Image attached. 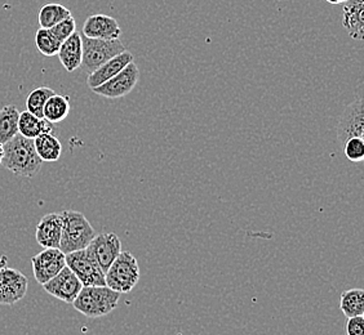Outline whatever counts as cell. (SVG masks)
<instances>
[{
  "instance_id": "7c38bea8",
  "label": "cell",
  "mask_w": 364,
  "mask_h": 335,
  "mask_svg": "<svg viewBox=\"0 0 364 335\" xmlns=\"http://www.w3.org/2000/svg\"><path fill=\"white\" fill-rule=\"evenodd\" d=\"M31 265L36 282L43 285L63 270L66 265V258L60 249L48 248L31 257Z\"/></svg>"
},
{
  "instance_id": "7a4b0ae2",
  "label": "cell",
  "mask_w": 364,
  "mask_h": 335,
  "mask_svg": "<svg viewBox=\"0 0 364 335\" xmlns=\"http://www.w3.org/2000/svg\"><path fill=\"white\" fill-rule=\"evenodd\" d=\"M61 216L63 235L58 249L63 254L83 251L97 235L83 213L77 210H65L61 213Z\"/></svg>"
},
{
  "instance_id": "4316f807",
  "label": "cell",
  "mask_w": 364,
  "mask_h": 335,
  "mask_svg": "<svg viewBox=\"0 0 364 335\" xmlns=\"http://www.w3.org/2000/svg\"><path fill=\"white\" fill-rule=\"evenodd\" d=\"M49 30L53 35L56 36L58 42L63 43L77 31V22H75V18L70 16V17L65 18L63 21L58 22L57 25L49 28Z\"/></svg>"
},
{
  "instance_id": "603a6c76",
  "label": "cell",
  "mask_w": 364,
  "mask_h": 335,
  "mask_svg": "<svg viewBox=\"0 0 364 335\" xmlns=\"http://www.w3.org/2000/svg\"><path fill=\"white\" fill-rule=\"evenodd\" d=\"M70 16V11L68 8L63 7V4L50 3V4H46L44 7L41 8L39 14H38V21H39L41 28H50Z\"/></svg>"
},
{
  "instance_id": "ac0fdd59",
  "label": "cell",
  "mask_w": 364,
  "mask_h": 335,
  "mask_svg": "<svg viewBox=\"0 0 364 335\" xmlns=\"http://www.w3.org/2000/svg\"><path fill=\"white\" fill-rule=\"evenodd\" d=\"M55 132V124L49 123L44 118H38L34 114L26 111L20 112V118H18V133L30 138V140H36L38 136H41L43 133Z\"/></svg>"
},
{
  "instance_id": "f1b7e54d",
  "label": "cell",
  "mask_w": 364,
  "mask_h": 335,
  "mask_svg": "<svg viewBox=\"0 0 364 335\" xmlns=\"http://www.w3.org/2000/svg\"><path fill=\"white\" fill-rule=\"evenodd\" d=\"M3 267H7V257H0V268H3Z\"/></svg>"
},
{
  "instance_id": "d4e9b609",
  "label": "cell",
  "mask_w": 364,
  "mask_h": 335,
  "mask_svg": "<svg viewBox=\"0 0 364 335\" xmlns=\"http://www.w3.org/2000/svg\"><path fill=\"white\" fill-rule=\"evenodd\" d=\"M36 44L43 56L47 57L56 56L61 47V42H58V39L50 33L49 28H41L36 31Z\"/></svg>"
},
{
  "instance_id": "5bb4252c",
  "label": "cell",
  "mask_w": 364,
  "mask_h": 335,
  "mask_svg": "<svg viewBox=\"0 0 364 335\" xmlns=\"http://www.w3.org/2000/svg\"><path fill=\"white\" fill-rule=\"evenodd\" d=\"M63 235V216L60 213H49L36 226V243L44 249L60 248Z\"/></svg>"
},
{
  "instance_id": "6da1fadb",
  "label": "cell",
  "mask_w": 364,
  "mask_h": 335,
  "mask_svg": "<svg viewBox=\"0 0 364 335\" xmlns=\"http://www.w3.org/2000/svg\"><path fill=\"white\" fill-rule=\"evenodd\" d=\"M4 156L1 165L14 175L33 178L42 169L43 161L36 154L34 140L21 136L20 133L3 145Z\"/></svg>"
},
{
  "instance_id": "7402d4cb",
  "label": "cell",
  "mask_w": 364,
  "mask_h": 335,
  "mask_svg": "<svg viewBox=\"0 0 364 335\" xmlns=\"http://www.w3.org/2000/svg\"><path fill=\"white\" fill-rule=\"evenodd\" d=\"M340 308L343 314L349 319L354 316L364 314V292L363 289H349L341 294Z\"/></svg>"
},
{
  "instance_id": "83f0119b",
  "label": "cell",
  "mask_w": 364,
  "mask_h": 335,
  "mask_svg": "<svg viewBox=\"0 0 364 335\" xmlns=\"http://www.w3.org/2000/svg\"><path fill=\"white\" fill-rule=\"evenodd\" d=\"M346 334L364 335L363 316H354V317H349L348 324H346Z\"/></svg>"
},
{
  "instance_id": "4dcf8cb0",
  "label": "cell",
  "mask_w": 364,
  "mask_h": 335,
  "mask_svg": "<svg viewBox=\"0 0 364 335\" xmlns=\"http://www.w3.org/2000/svg\"><path fill=\"white\" fill-rule=\"evenodd\" d=\"M3 156H4V148H3V145H0V165L3 161Z\"/></svg>"
},
{
  "instance_id": "2e32d148",
  "label": "cell",
  "mask_w": 364,
  "mask_h": 335,
  "mask_svg": "<svg viewBox=\"0 0 364 335\" xmlns=\"http://www.w3.org/2000/svg\"><path fill=\"white\" fill-rule=\"evenodd\" d=\"M134 62V55L128 50L122 52L118 56L112 57L107 62L100 66L97 70L88 74L87 77V84L88 87L93 89L96 87H100L101 84L110 80L112 77H115L118 72L123 70L128 63Z\"/></svg>"
},
{
  "instance_id": "9c48e42d",
  "label": "cell",
  "mask_w": 364,
  "mask_h": 335,
  "mask_svg": "<svg viewBox=\"0 0 364 335\" xmlns=\"http://www.w3.org/2000/svg\"><path fill=\"white\" fill-rule=\"evenodd\" d=\"M363 136L364 102L363 98H358L343 110L337 126V138L343 147L346 141L354 137L363 138Z\"/></svg>"
},
{
  "instance_id": "ba28073f",
  "label": "cell",
  "mask_w": 364,
  "mask_h": 335,
  "mask_svg": "<svg viewBox=\"0 0 364 335\" xmlns=\"http://www.w3.org/2000/svg\"><path fill=\"white\" fill-rule=\"evenodd\" d=\"M85 251L95 259L102 273H105L122 253V243L117 234H98L85 248Z\"/></svg>"
},
{
  "instance_id": "9a60e30c",
  "label": "cell",
  "mask_w": 364,
  "mask_h": 335,
  "mask_svg": "<svg viewBox=\"0 0 364 335\" xmlns=\"http://www.w3.org/2000/svg\"><path fill=\"white\" fill-rule=\"evenodd\" d=\"M364 0H345L343 3V26L351 39H364Z\"/></svg>"
},
{
  "instance_id": "8992f818",
  "label": "cell",
  "mask_w": 364,
  "mask_h": 335,
  "mask_svg": "<svg viewBox=\"0 0 364 335\" xmlns=\"http://www.w3.org/2000/svg\"><path fill=\"white\" fill-rule=\"evenodd\" d=\"M65 258L66 265L75 273L83 287L105 285V273L85 249L65 254Z\"/></svg>"
},
{
  "instance_id": "484cf974",
  "label": "cell",
  "mask_w": 364,
  "mask_h": 335,
  "mask_svg": "<svg viewBox=\"0 0 364 335\" xmlns=\"http://www.w3.org/2000/svg\"><path fill=\"white\" fill-rule=\"evenodd\" d=\"M343 153L346 159L353 163H362L364 159V141L360 137H354L343 143Z\"/></svg>"
},
{
  "instance_id": "44dd1931",
  "label": "cell",
  "mask_w": 364,
  "mask_h": 335,
  "mask_svg": "<svg viewBox=\"0 0 364 335\" xmlns=\"http://www.w3.org/2000/svg\"><path fill=\"white\" fill-rule=\"evenodd\" d=\"M20 111L14 105L3 106L0 109V145L7 143L18 134Z\"/></svg>"
},
{
  "instance_id": "5b68a950",
  "label": "cell",
  "mask_w": 364,
  "mask_h": 335,
  "mask_svg": "<svg viewBox=\"0 0 364 335\" xmlns=\"http://www.w3.org/2000/svg\"><path fill=\"white\" fill-rule=\"evenodd\" d=\"M83 44V58L80 67L91 74L97 70L100 66L112 60V57L118 56L122 52L127 50L124 44L120 39L112 40H102V39H92L82 35Z\"/></svg>"
},
{
  "instance_id": "ffe728a7",
  "label": "cell",
  "mask_w": 364,
  "mask_h": 335,
  "mask_svg": "<svg viewBox=\"0 0 364 335\" xmlns=\"http://www.w3.org/2000/svg\"><path fill=\"white\" fill-rule=\"evenodd\" d=\"M70 109V98L55 93L46 102L43 118L52 124H58L69 116Z\"/></svg>"
},
{
  "instance_id": "cb8c5ba5",
  "label": "cell",
  "mask_w": 364,
  "mask_h": 335,
  "mask_svg": "<svg viewBox=\"0 0 364 335\" xmlns=\"http://www.w3.org/2000/svg\"><path fill=\"white\" fill-rule=\"evenodd\" d=\"M53 94H55V91L48 87H39L34 91L30 92V94L26 98L28 111L34 114L38 118H43V110H44L46 102Z\"/></svg>"
},
{
  "instance_id": "30bf717a",
  "label": "cell",
  "mask_w": 364,
  "mask_h": 335,
  "mask_svg": "<svg viewBox=\"0 0 364 335\" xmlns=\"http://www.w3.org/2000/svg\"><path fill=\"white\" fill-rule=\"evenodd\" d=\"M28 280L16 268H0V304L12 306L28 293Z\"/></svg>"
},
{
  "instance_id": "52a82bcc",
  "label": "cell",
  "mask_w": 364,
  "mask_h": 335,
  "mask_svg": "<svg viewBox=\"0 0 364 335\" xmlns=\"http://www.w3.org/2000/svg\"><path fill=\"white\" fill-rule=\"evenodd\" d=\"M139 79H140V71L137 65L134 62L128 63L126 67L118 72L115 77L101 84L100 87L93 88L92 91L98 96L109 98V99L126 97L127 94H129L136 88Z\"/></svg>"
},
{
  "instance_id": "d6986e66",
  "label": "cell",
  "mask_w": 364,
  "mask_h": 335,
  "mask_svg": "<svg viewBox=\"0 0 364 335\" xmlns=\"http://www.w3.org/2000/svg\"><path fill=\"white\" fill-rule=\"evenodd\" d=\"M36 154L42 161L55 163L61 158L63 145L53 133H43L34 140Z\"/></svg>"
},
{
  "instance_id": "4fadbf2b",
  "label": "cell",
  "mask_w": 364,
  "mask_h": 335,
  "mask_svg": "<svg viewBox=\"0 0 364 335\" xmlns=\"http://www.w3.org/2000/svg\"><path fill=\"white\" fill-rule=\"evenodd\" d=\"M82 34L92 39L112 40V39H119L122 28L118 21L110 16L93 14L85 20Z\"/></svg>"
},
{
  "instance_id": "f546056e",
  "label": "cell",
  "mask_w": 364,
  "mask_h": 335,
  "mask_svg": "<svg viewBox=\"0 0 364 335\" xmlns=\"http://www.w3.org/2000/svg\"><path fill=\"white\" fill-rule=\"evenodd\" d=\"M326 1H328L329 4H343L345 0H326Z\"/></svg>"
},
{
  "instance_id": "3957f363",
  "label": "cell",
  "mask_w": 364,
  "mask_h": 335,
  "mask_svg": "<svg viewBox=\"0 0 364 335\" xmlns=\"http://www.w3.org/2000/svg\"><path fill=\"white\" fill-rule=\"evenodd\" d=\"M120 295L122 294L106 285L83 287L73 302V306L87 317L98 319L112 314L119 303Z\"/></svg>"
},
{
  "instance_id": "e0dca14e",
  "label": "cell",
  "mask_w": 364,
  "mask_h": 335,
  "mask_svg": "<svg viewBox=\"0 0 364 335\" xmlns=\"http://www.w3.org/2000/svg\"><path fill=\"white\" fill-rule=\"evenodd\" d=\"M57 56L66 71L74 72L77 70L82 65V58H83L82 35L75 31L70 38H68L65 42L61 43Z\"/></svg>"
},
{
  "instance_id": "277c9868",
  "label": "cell",
  "mask_w": 364,
  "mask_h": 335,
  "mask_svg": "<svg viewBox=\"0 0 364 335\" xmlns=\"http://www.w3.org/2000/svg\"><path fill=\"white\" fill-rule=\"evenodd\" d=\"M140 281V267L132 253L123 251L105 273V285L120 294L129 293Z\"/></svg>"
},
{
  "instance_id": "8fae6325",
  "label": "cell",
  "mask_w": 364,
  "mask_h": 335,
  "mask_svg": "<svg viewBox=\"0 0 364 335\" xmlns=\"http://www.w3.org/2000/svg\"><path fill=\"white\" fill-rule=\"evenodd\" d=\"M43 287L49 295L63 300L65 303L73 304L83 285L75 276V273L68 265H65L53 279L43 284Z\"/></svg>"
}]
</instances>
